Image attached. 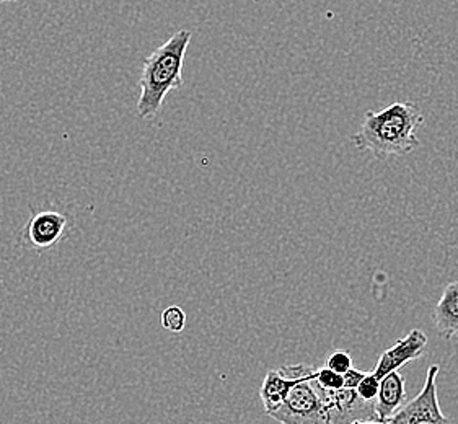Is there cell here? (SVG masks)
Returning a JSON list of instances; mask_svg holds the SVG:
<instances>
[{"label": "cell", "instance_id": "6da1fadb", "mask_svg": "<svg viewBox=\"0 0 458 424\" xmlns=\"http://www.w3.org/2000/svg\"><path fill=\"white\" fill-rule=\"evenodd\" d=\"M422 123L424 114L416 103L396 102L384 110L367 111L360 130L351 140L378 160L403 157L420 146L418 131Z\"/></svg>", "mask_w": 458, "mask_h": 424}, {"label": "cell", "instance_id": "9c48e42d", "mask_svg": "<svg viewBox=\"0 0 458 424\" xmlns=\"http://www.w3.org/2000/svg\"><path fill=\"white\" fill-rule=\"evenodd\" d=\"M293 366H285L283 369L269 370L266 374L263 387L259 390V397L265 406L266 415L275 413L279 406L283 405L289 388L293 387Z\"/></svg>", "mask_w": 458, "mask_h": 424}, {"label": "cell", "instance_id": "8fae6325", "mask_svg": "<svg viewBox=\"0 0 458 424\" xmlns=\"http://www.w3.org/2000/svg\"><path fill=\"white\" fill-rule=\"evenodd\" d=\"M162 326L165 328L166 332H183L184 326H186V314H184L183 309L178 305L166 307L165 310L162 312Z\"/></svg>", "mask_w": 458, "mask_h": 424}, {"label": "cell", "instance_id": "277c9868", "mask_svg": "<svg viewBox=\"0 0 458 424\" xmlns=\"http://www.w3.org/2000/svg\"><path fill=\"white\" fill-rule=\"evenodd\" d=\"M439 370L437 364L429 366L421 392L412 400H408L396 415L382 424H452L440 410L437 398Z\"/></svg>", "mask_w": 458, "mask_h": 424}, {"label": "cell", "instance_id": "4fadbf2b", "mask_svg": "<svg viewBox=\"0 0 458 424\" xmlns=\"http://www.w3.org/2000/svg\"><path fill=\"white\" fill-rule=\"evenodd\" d=\"M325 366L328 369L335 370V372L344 376L346 372L352 369V358H351V354L346 352V351H335L327 358Z\"/></svg>", "mask_w": 458, "mask_h": 424}, {"label": "cell", "instance_id": "7c38bea8", "mask_svg": "<svg viewBox=\"0 0 458 424\" xmlns=\"http://www.w3.org/2000/svg\"><path fill=\"white\" fill-rule=\"evenodd\" d=\"M356 390H358L359 397L362 398L364 402L376 405L377 397L380 392V380L374 374H367Z\"/></svg>", "mask_w": 458, "mask_h": 424}, {"label": "cell", "instance_id": "ba28073f", "mask_svg": "<svg viewBox=\"0 0 458 424\" xmlns=\"http://www.w3.org/2000/svg\"><path fill=\"white\" fill-rule=\"evenodd\" d=\"M434 326L445 340L458 338V281L445 286L432 312Z\"/></svg>", "mask_w": 458, "mask_h": 424}, {"label": "cell", "instance_id": "5bb4252c", "mask_svg": "<svg viewBox=\"0 0 458 424\" xmlns=\"http://www.w3.org/2000/svg\"><path fill=\"white\" fill-rule=\"evenodd\" d=\"M0 2H17V0H0Z\"/></svg>", "mask_w": 458, "mask_h": 424}, {"label": "cell", "instance_id": "30bf717a", "mask_svg": "<svg viewBox=\"0 0 458 424\" xmlns=\"http://www.w3.org/2000/svg\"><path fill=\"white\" fill-rule=\"evenodd\" d=\"M315 382L320 386L323 390H328V392H339L343 388H346V380L343 374H338L335 370L328 369L327 366L323 368H315Z\"/></svg>", "mask_w": 458, "mask_h": 424}, {"label": "cell", "instance_id": "3957f363", "mask_svg": "<svg viewBox=\"0 0 458 424\" xmlns=\"http://www.w3.org/2000/svg\"><path fill=\"white\" fill-rule=\"evenodd\" d=\"M293 369V387L289 388L283 405L269 416L281 424H331L327 390L315 382V368L297 364Z\"/></svg>", "mask_w": 458, "mask_h": 424}, {"label": "cell", "instance_id": "5b68a950", "mask_svg": "<svg viewBox=\"0 0 458 424\" xmlns=\"http://www.w3.org/2000/svg\"><path fill=\"white\" fill-rule=\"evenodd\" d=\"M426 350H428V336L421 330H412L404 338L394 343L392 348L382 352L372 374L378 380H382L390 372L402 369L410 360H420L424 356Z\"/></svg>", "mask_w": 458, "mask_h": 424}, {"label": "cell", "instance_id": "7a4b0ae2", "mask_svg": "<svg viewBox=\"0 0 458 424\" xmlns=\"http://www.w3.org/2000/svg\"><path fill=\"white\" fill-rule=\"evenodd\" d=\"M191 41V31L180 30L148 55L140 75L138 114L152 120L162 110L166 95L183 85L184 55Z\"/></svg>", "mask_w": 458, "mask_h": 424}, {"label": "cell", "instance_id": "52a82bcc", "mask_svg": "<svg viewBox=\"0 0 458 424\" xmlns=\"http://www.w3.org/2000/svg\"><path fill=\"white\" fill-rule=\"evenodd\" d=\"M406 402L408 394L403 376L398 370L390 372L380 380V392L376 402V421L384 423L390 420L403 408Z\"/></svg>", "mask_w": 458, "mask_h": 424}, {"label": "cell", "instance_id": "8992f818", "mask_svg": "<svg viewBox=\"0 0 458 424\" xmlns=\"http://www.w3.org/2000/svg\"><path fill=\"white\" fill-rule=\"evenodd\" d=\"M67 217L61 212L41 211L35 214L23 231V240L30 249L43 251L55 247L64 235Z\"/></svg>", "mask_w": 458, "mask_h": 424}]
</instances>
